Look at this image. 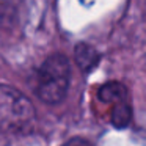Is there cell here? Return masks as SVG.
Wrapping results in <instances>:
<instances>
[{"mask_svg": "<svg viewBox=\"0 0 146 146\" xmlns=\"http://www.w3.org/2000/svg\"><path fill=\"white\" fill-rule=\"evenodd\" d=\"M71 80V63L66 55L54 54L44 60L36 72V94L46 104H60Z\"/></svg>", "mask_w": 146, "mask_h": 146, "instance_id": "6da1fadb", "label": "cell"}, {"mask_svg": "<svg viewBox=\"0 0 146 146\" xmlns=\"http://www.w3.org/2000/svg\"><path fill=\"white\" fill-rule=\"evenodd\" d=\"M36 111L32 101L17 88L0 83V129L10 133L32 130Z\"/></svg>", "mask_w": 146, "mask_h": 146, "instance_id": "7a4b0ae2", "label": "cell"}, {"mask_svg": "<svg viewBox=\"0 0 146 146\" xmlns=\"http://www.w3.org/2000/svg\"><path fill=\"white\" fill-rule=\"evenodd\" d=\"M98 98L105 104H111V123L116 127L129 126L132 119V107L129 102L127 88L119 82H108L99 88Z\"/></svg>", "mask_w": 146, "mask_h": 146, "instance_id": "3957f363", "label": "cell"}, {"mask_svg": "<svg viewBox=\"0 0 146 146\" xmlns=\"http://www.w3.org/2000/svg\"><path fill=\"white\" fill-rule=\"evenodd\" d=\"M74 55H76V63L83 72L91 71L101 60V55L93 46L86 44V42H79L74 47Z\"/></svg>", "mask_w": 146, "mask_h": 146, "instance_id": "277c9868", "label": "cell"}, {"mask_svg": "<svg viewBox=\"0 0 146 146\" xmlns=\"http://www.w3.org/2000/svg\"><path fill=\"white\" fill-rule=\"evenodd\" d=\"M64 146H90V145H88V141H85L82 138H74L71 141H68Z\"/></svg>", "mask_w": 146, "mask_h": 146, "instance_id": "5b68a950", "label": "cell"}]
</instances>
